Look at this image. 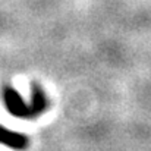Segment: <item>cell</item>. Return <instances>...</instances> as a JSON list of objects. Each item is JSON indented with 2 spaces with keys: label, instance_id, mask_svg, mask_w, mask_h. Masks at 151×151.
Listing matches in <instances>:
<instances>
[{
  "label": "cell",
  "instance_id": "cell-2",
  "mask_svg": "<svg viewBox=\"0 0 151 151\" xmlns=\"http://www.w3.org/2000/svg\"><path fill=\"white\" fill-rule=\"evenodd\" d=\"M0 144L15 151H27L29 147V139L25 134L10 131L0 125Z\"/></svg>",
  "mask_w": 151,
  "mask_h": 151
},
{
  "label": "cell",
  "instance_id": "cell-1",
  "mask_svg": "<svg viewBox=\"0 0 151 151\" xmlns=\"http://www.w3.org/2000/svg\"><path fill=\"white\" fill-rule=\"evenodd\" d=\"M1 97H3V104H4L6 110L18 119H27V120L35 119V117L41 116L50 107L49 97L46 96L41 85L37 82L31 84L29 103H27L13 87H9V85L3 87Z\"/></svg>",
  "mask_w": 151,
  "mask_h": 151
}]
</instances>
